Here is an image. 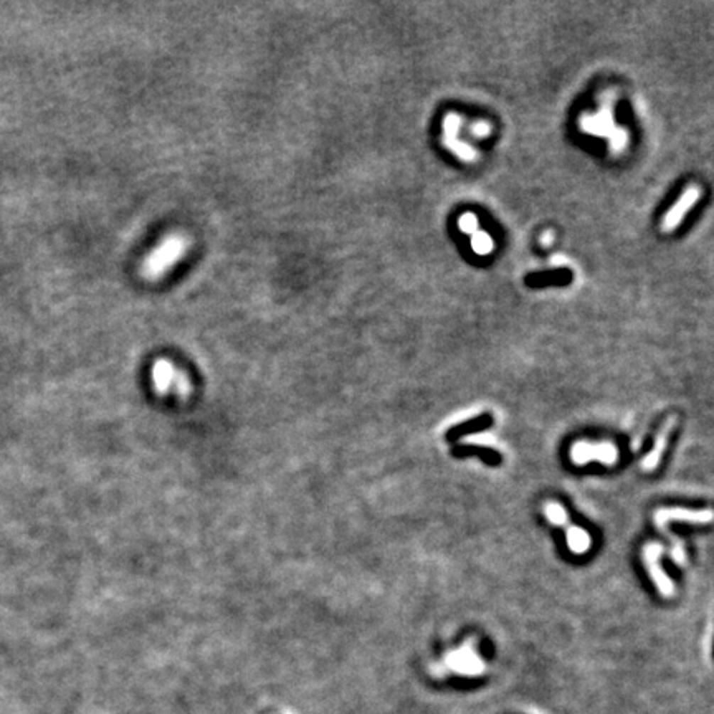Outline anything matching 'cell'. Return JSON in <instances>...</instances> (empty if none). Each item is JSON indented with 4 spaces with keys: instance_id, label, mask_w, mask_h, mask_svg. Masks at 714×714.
<instances>
[{
    "instance_id": "cell-1",
    "label": "cell",
    "mask_w": 714,
    "mask_h": 714,
    "mask_svg": "<svg viewBox=\"0 0 714 714\" xmlns=\"http://www.w3.org/2000/svg\"><path fill=\"white\" fill-rule=\"evenodd\" d=\"M192 240L182 232H172L144 256L139 273L144 280L158 281L164 278L190 250Z\"/></svg>"
},
{
    "instance_id": "cell-2",
    "label": "cell",
    "mask_w": 714,
    "mask_h": 714,
    "mask_svg": "<svg viewBox=\"0 0 714 714\" xmlns=\"http://www.w3.org/2000/svg\"><path fill=\"white\" fill-rule=\"evenodd\" d=\"M153 381L159 391L184 394L189 389L187 376L169 361H158L153 367Z\"/></svg>"
},
{
    "instance_id": "cell-3",
    "label": "cell",
    "mask_w": 714,
    "mask_h": 714,
    "mask_svg": "<svg viewBox=\"0 0 714 714\" xmlns=\"http://www.w3.org/2000/svg\"><path fill=\"white\" fill-rule=\"evenodd\" d=\"M602 460L605 463H612L617 458V450L612 445H590V443H575L572 448V460L575 463H585L589 460Z\"/></svg>"
},
{
    "instance_id": "cell-4",
    "label": "cell",
    "mask_w": 714,
    "mask_h": 714,
    "mask_svg": "<svg viewBox=\"0 0 714 714\" xmlns=\"http://www.w3.org/2000/svg\"><path fill=\"white\" fill-rule=\"evenodd\" d=\"M696 199H698V190L696 189H690L688 192H685V195L681 197V200L678 202V204L671 209L670 214L666 215L665 224H663V229H665L666 232L671 230V229H675V227L678 225V222H680L683 219V215H685L686 212L691 209L693 204H695V202H696Z\"/></svg>"
},
{
    "instance_id": "cell-5",
    "label": "cell",
    "mask_w": 714,
    "mask_h": 714,
    "mask_svg": "<svg viewBox=\"0 0 714 714\" xmlns=\"http://www.w3.org/2000/svg\"><path fill=\"white\" fill-rule=\"evenodd\" d=\"M673 422H675V420L671 418L670 422H668L665 427H663L660 435H658V442L655 445V448H653V452L648 455L645 463H643V468L645 470H653L658 465V460H660V455L663 453V448H665V443L668 440V433H670V430L673 428Z\"/></svg>"
},
{
    "instance_id": "cell-6",
    "label": "cell",
    "mask_w": 714,
    "mask_h": 714,
    "mask_svg": "<svg viewBox=\"0 0 714 714\" xmlns=\"http://www.w3.org/2000/svg\"><path fill=\"white\" fill-rule=\"evenodd\" d=\"M567 539H569V546L574 553H585L590 546L589 534L579 528H569L567 526Z\"/></svg>"
},
{
    "instance_id": "cell-7",
    "label": "cell",
    "mask_w": 714,
    "mask_h": 714,
    "mask_svg": "<svg viewBox=\"0 0 714 714\" xmlns=\"http://www.w3.org/2000/svg\"><path fill=\"white\" fill-rule=\"evenodd\" d=\"M473 247H475L476 251L481 253V255H485V253L491 251V248H493V243H491V238L488 235H486V234H478V235H475Z\"/></svg>"
},
{
    "instance_id": "cell-8",
    "label": "cell",
    "mask_w": 714,
    "mask_h": 714,
    "mask_svg": "<svg viewBox=\"0 0 714 714\" xmlns=\"http://www.w3.org/2000/svg\"><path fill=\"white\" fill-rule=\"evenodd\" d=\"M460 225H462V230L463 232H467V234H472V232L476 230V225H478V220H476V217L472 215V214H467V215H463L462 217V220H460Z\"/></svg>"
},
{
    "instance_id": "cell-9",
    "label": "cell",
    "mask_w": 714,
    "mask_h": 714,
    "mask_svg": "<svg viewBox=\"0 0 714 714\" xmlns=\"http://www.w3.org/2000/svg\"><path fill=\"white\" fill-rule=\"evenodd\" d=\"M472 131L475 136H478V138H485V136L489 134V126L481 121V123H476L472 126Z\"/></svg>"
},
{
    "instance_id": "cell-10",
    "label": "cell",
    "mask_w": 714,
    "mask_h": 714,
    "mask_svg": "<svg viewBox=\"0 0 714 714\" xmlns=\"http://www.w3.org/2000/svg\"><path fill=\"white\" fill-rule=\"evenodd\" d=\"M544 243H546V245H549V243H551V234H546L544 235Z\"/></svg>"
}]
</instances>
